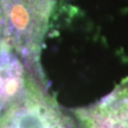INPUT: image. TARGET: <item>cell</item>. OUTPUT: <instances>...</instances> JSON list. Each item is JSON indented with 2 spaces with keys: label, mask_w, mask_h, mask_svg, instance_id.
<instances>
[{
  "label": "cell",
  "mask_w": 128,
  "mask_h": 128,
  "mask_svg": "<svg viewBox=\"0 0 128 128\" xmlns=\"http://www.w3.org/2000/svg\"><path fill=\"white\" fill-rule=\"evenodd\" d=\"M54 0H0V25L5 45L17 55L30 80L46 87L40 63Z\"/></svg>",
  "instance_id": "obj_1"
},
{
  "label": "cell",
  "mask_w": 128,
  "mask_h": 128,
  "mask_svg": "<svg viewBox=\"0 0 128 128\" xmlns=\"http://www.w3.org/2000/svg\"><path fill=\"white\" fill-rule=\"evenodd\" d=\"M0 128H81L73 110L64 109L46 88L30 82L0 110Z\"/></svg>",
  "instance_id": "obj_2"
},
{
  "label": "cell",
  "mask_w": 128,
  "mask_h": 128,
  "mask_svg": "<svg viewBox=\"0 0 128 128\" xmlns=\"http://www.w3.org/2000/svg\"><path fill=\"white\" fill-rule=\"evenodd\" d=\"M73 112L81 128H128V78L101 101Z\"/></svg>",
  "instance_id": "obj_3"
},
{
  "label": "cell",
  "mask_w": 128,
  "mask_h": 128,
  "mask_svg": "<svg viewBox=\"0 0 128 128\" xmlns=\"http://www.w3.org/2000/svg\"><path fill=\"white\" fill-rule=\"evenodd\" d=\"M5 45L4 41H3V37H2V32H1V25H0V59H1V56H2V53L5 50Z\"/></svg>",
  "instance_id": "obj_4"
}]
</instances>
